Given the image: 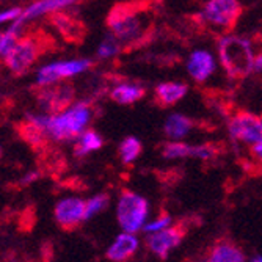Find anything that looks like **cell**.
<instances>
[{"mask_svg": "<svg viewBox=\"0 0 262 262\" xmlns=\"http://www.w3.org/2000/svg\"><path fill=\"white\" fill-rule=\"evenodd\" d=\"M91 66H93V61L86 60V58L51 63V64H46L39 69L36 82L39 86H51L60 80H64L68 77H74L77 74L85 73V71L90 69Z\"/></svg>", "mask_w": 262, "mask_h": 262, "instance_id": "ba28073f", "label": "cell"}, {"mask_svg": "<svg viewBox=\"0 0 262 262\" xmlns=\"http://www.w3.org/2000/svg\"><path fill=\"white\" fill-rule=\"evenodd\" d=\"M108 203H110V196L107 193H99V195H94L93 198H90L86 201V207H85V220H90L94 215L104 212L108 207Z\"/></svg>", "mask_w": 262, "mask_h": 262, "instance_id": "603a6c76", "label": "cell"}, {"mask_svg": "<svg viewBox=\"0 0 262 262\" xmlns=\"http://www.w3.org/2000/svg\"><path fill=\"white\" fill-rule=\"evenodd\" d=\"M146 94V88L140 85V83H130V82H123V83H118L112 93H110V98L121 104V105H130L140 99L145 98Z\"/></svg>", "mask_w": 262, "mask_h": 262, "instance_id": "e0dca14e", "label": "cell"}, {"mask_svg": "<svg viewBox=\"0 0 262 262\" xmlns=\"http://www.w3.org/2000/svg\"><path fill=\"white\" fill-rule=\"evenodd\" d=\"M187 69L195 82H206L215 71V58L206 51H195L188 57Z\"/></svg>", "mask_w": 262, "mask_h": 262, "instance_id": "7c38bea8", "label": "cell"}, {"mask_svg": "<svg viewBox=\"0 0 262 262\" xmlns=\"http://www.w3.org/2000/svg\"><path fill=\"white\" fill-rule=\"evenodd\" d=\"M251 262H262V256H256V257H253V260Z\"/></svg>", "mask_w": 262, "mask_h": 262, "instance_id": "d6a6232c", "label": "cell"}, {"mask_svg": "<svg viewBox=\"0 0 262 262\" xmlns=\"http://www.w3.org/2000/svg\"><path fill=\"white\" fill-rule=\"evenodd\" d=\"M251 151H253V156L262 163V143H259V145H256V146H253L251 148Z\"/></svg>", "mask_w": 262, "mask_h": 262, "instance_id": "1f68e13d", "label": "cell"}, {"mask_svg": "<svg viewBox=\"0 0 262 262\" xmlns=\"http://www.w3.org/2000/svg\"><path fill=\"white\" fill-rule=\"evenodd\" d=\"M228 130L232 140L256 146L262 143V118L250 112H237L229 118Z\"/></svg>", "mask_w": 262, "mask_h": 262, "instance_id": "52a82bcc", "label": "cell"}, {"mask_svg": "<svg viewBox=\"0 0 262 262\" xmlns=\"http://www.w3.org/2000/svg\"><path fill=\"white\" fill-rule=\"evenodd\" d=\"M188 91V86L182 82H163L156 86L154 99L160 107H171L178 104Z\"/></svg>", "mask_w": 262, "mask_h": 262, "instance_id": "9a60e30c", "label": "cell"}, {"mask_svg": "<svg viewBox=\"0 0 262 262\" xmlns=\"http://www.w3.org/2000/svg\"><path fill=\"white\" fill-rule=\"evenodd\" d=\"M141 154V143L135 137H127L120 145V157L124 165L132 163Z\"/></svg>", "mask_w": 262, "mask_h": 262, "instance_id": "7402d4cb", "label": "cell"}, {"mask_svg": "<svg viewBox=\"0 0 262 262\" xmlns=\"http://www.w3.org/2000/svg\"><path fill=\"white\" fill-rule=\"evenodd\" d=\"M123 44L118 41L113 35H108L102 39V42L98 47V57L99 58H110L121 52Z\"/></svg>", "mask_w": 262, "mask_h": 262, "instance_id": "d4e9b609", "label": "cell"}, {"mask_svg": "<svg viewBox=\"0 0 262 262\" xmlns=\"http://www.w3.org/2000/svg\"><path fill=\"white\" fill-rule=\"evenodd\" d=\"M51 22L68 41H80L85 36V27L80 20H76L73 16L64 14L63 11L51 14Z\"/></svg>", "mask_w": 262, "mask_h": 262, "instance_id": "5bb4252c", "label": "cell"}, {"mask_svg": "<svg viewBox=\"0 0 262 262\" xmlns=\"http://www.w3.org/2000/svg\"><path fill=\"white\" fill-rule=\"evenodd\" d=\"M138 239L134 234L121 232L116 235L115 242L107 250V259L112 262H126L138 251Z\"/></svg>", "mask_w": 262, "mask_h": 262, "instance_id": "4fadbf2b", "label": "cell"}, {"mask_svg": "<svg viewBox=\"0 0 262 262\" xmlns=\"http://www.w3.org/2000/svg\"><path fill=\"white\" fill-rule=\"evenodd\" d=\"M74 88L71 83L61 82L60 85L41 86L38 93V102L44 110H49L55 115L63 113L73 105L74 101Z\"/></svg>", "mask_w": 262, "mask_h": 262, "instance_id": "9c48e42d", "label": "cell"}, {"mask_svg": "<svg viewBox=\"0 0 262 262\" xmlns=\"http://www.w3.org/2000/svg\"><path fill=\"white\" fill-rule=\"evenodd\" d=\"M207 262H247V256L237 245L223 241L210 248Z\"/></svg>", "mask_w": 262, "mask_h": 262, "instance_id": "ac0fdd59", "label": "cell"}, {"mask_svg": "<svg viewBox=\"0 0 262 262\" xmlns=\"http://www.w3.org/2000/svg\"><path fill=\"white\" fill-rule=\"evenodd\" d=\"M91 120V105L90 102H77L73 104L68 110L58 115H51V121L47 126V138L55 141H69L79 138L86 124Z\"/></svg>", "mask_w": 262, "mask_h": 262, "instance_id": "7a4b0ae2", "label": "cell"}, {"mask_svg": "<svg viewBox=\"0 0 262 262\" xmlns=\"http://www.w3.org/2000/svg\"><path fill=\"white\" fill-rule=\"evenodd\" d=\"M171 223H173L171 217L168 215V213H163V215L157 217L151 223H146L145 228H143V231L148 232V234H156V232H160V231H163L166 228H170Z\"/></svg>", "mask_w": 262, "mask_h": 262, "instance_id": "4316f807", "label": "cell"}, {"mask_svg": "<svg viewBox=\"0 0 262 262\" xmlns=\"http://www.w3.org/2000/svg\"><path fill=\"white\" fill-rule=\"evenodd\" d=\"M39 178V171H30L27 176H24L22 178V184L24 185H29V184H32L33 181H36Z\"/></svg>", "mask_w": 262, "mask_h": 262, "instance_id": "f546056e", "label": "cell"}, {"mask_svg": "<svg viewBox=\"0 0 262 262\" xmlns=\"http://www.w3.org/2000/svg\"><path fill=\"white\" fill-rule=\"evenodd\" d=\"M85 207L86 203L80 198L69 196L57 203L55 206V220L63 229H74L85 220Z\"/></svg>", "mask_w": 262, "mask_h": 262, "instance_id": "8fae6325", "label": "cell"}, {"mask_svg": "<svg viewBox=\"0 0 262 262\" xmlns=\"http://www.w3.org/2000/svg\"><path fill=\"white\" fill-rule=\"evenodd\" d=\"M253 73H262V52L254 55V63H253Z\"/></svg>", "mask_w": 262, "mask_h": 262, "instance_id": "4dcf8cb0", "label": "cell"}, {"mask_svg": "<svg viewBox=\"0 0 262 262\" xmlns=\"http://www.w3.org/2000/svg\"><path fill=\"white\" fill-rule=\"evenodd\" d=\"M19 39L16 38V36H13L8 30L5 32V33H2L0 32V55H7L13 47L16 46V42H17Z\"/></svg>", "mask_w": 262, "mask_h": 262, "instance_id": "83f0119b", "label": "cell"}, {"mask_svg": "<svg viewBox=\"0 0 262 262\" xmlns=\"http://www.w3.org/2000/svg\"><path fill=\"white\" fill-rule=\"evenodd\" d=\"M47 42L42 41V38L38 35H27L22 36L13 49L4 57L7 68L14 73L16 76H20L33 66V63L38 60V57L47 49Z\"/></svg>", "mask_w": 262, "mask_h": 262, "instance_id": "5b68a950", "label": "cell"}, {"mask_svg": "<svg viewBox=\"0 0 262 262\" xmlns=\"http://www.w3.org/2000/svg\"><path fill=\"white\" fill-rule=\"evenodd\" d=\"M219 57L231 79H244L253 73L254 55L247 38L225 35L219 39Z\"/></svg>", "mask_w": 262, "mask_h": 262, "instance_id": "6da1fadb", "label": "cell"}, {"mask_svg": "<svg viewBox=\"0 0 262 262\" xmlns=\"http://www.w3.org/2000/svg\"><path fill=\"white\" fill-rule=\"evenodd\" d=\"M219 149L212 143H204V145H192L190 148V157L192 159H201V160H210L217 156Z\"/></svg>", "mask_w": 262, "mask_h": 262, "instance_id": "484cf974", "label": "cell"}, {"mask_svg": "<svg viewBox=\"0 0 262 262\" xmlns=\"http://www.w3.org/2000/svg\"><path fill=\"white\" fill-rule=\"evenodd\" d=\"M193 127V121L190 120V118L181 115V113H173L166 118L165 121V126H163V130H165V135L171 138L173 141H179L182 140L190 130Z\"/></svg>", "mask_w": 262, "mask_h": 262, "instance_id": "d6986e66", "label": "cell"}, {"mask_svg": "<svg viewBox=\"0 0 262 262\" xmlns=\"http://www.w3.org/2000/svg\"><path fill=\"white\" fill-rule=\"evenodd\" d=\"M185 237V228L182 225L170 226L160 232L149 234L146 237V247L160 259H166L171 250L179 247Z\"/></svg>", "mask_w": 262, "mask_h": 262, "instance_id": "30bf717a", "label": "cell"}, {"mask_svg": "<svg viewBox=\"0 0 262 262\" xmlns=\"http://www.w3.org/2000/svg\"><path fill=\"white\" fill-rule=\"evenodd\" d=\"M74 2L71 0H41V2H35L30 7L24 8L20 17L17 19V22L26 24L35 17H39L42 14H54L57 11H61L66 7H73Z\"/></svg>", "mask_w": 262, "mask_h": 262, "instance_id": "2e32d148", "label": "cell"}, {"mask_svg": "<svg viewBox=\"0 0 262 262\" xmlns=\"http://www.w3.org/2000/svg\"><path fill=\"white\" fill-rule=\"evenodd\" d=\"M107 26L121 44H134L145 33L141 11L135 4L115 5L107 16Z\"/></svg>", "mask_w": 262, "mask_h": 262, "instance_id": "3957f363", "label": "cell"}, {"mask_svg": "<svg viewBox=\"0 0 262 262\" xmlns=\"http://www.w3.org/2000/svg\"><path fill=\"white\" fill-rule=\"evenodd\" d=\"M22 8H11V10H7L4 13H0V24L2 22H7V20H17L22 14Z\"/></svg>", "mask_w": 262, "mask_h": 262, "instance_id": "f1b7e54d", "label": "cell"}, {"mask_svg": "<svg viewBox=\"0 0 262 262\" xmlns=\"http://www.w3.org/2000/svg\"><path fill=\"white\" fill-rule=\"evenodd\" d=\"M19 134L22 137V140H26L30 146H33L35 149L36 148H42L46 145V141L49 140L47 138V135L39 129L36 127L33 123L30 121H26L20 124V129H19Z\"/></svg>", "mask_w": 262, "mask_h": 262, "instance_id": "44dd1931", "label": "cell"}, {"mask_svg": "<svg viewBox=\"0 0 262 262\" xmlns=\"http://www.w3.org/2000/svg\"><path fill=\"white\" fill-rule=\"evenodd\" d=\"M241 14V2H235V0H210L204 5L200 19L219 30H231Z\"/></svg>", "mask_w": 262, "mask_h": 262, "instance_id": "8992f818", "label": "cell"}, {"mask_svg": "<svg viewBox=\"0 0 262 262\" xmlns=\"http://www.w3.org/2000/svg\"><path fill=\"white\" fill-rule=\"evenodd\" d=\"M148 213L149 203L146 198H143L132 190H123L116 206V217L118 223L123 228V232L135 234L145 228Z\"/></svg>", "mask_w": 262, "mask_h": 262, "instance_id": "277c9868", "label": "cell"}, {"mask_svg": "<svg viewBox=\"0 0 262 262\" xmlns=\"http://www.w3.org/2000/svg\"><path fill=\"white\" fill-rule=\"evenodd\" d=\"M102 145H104L102 137H101L96 130L88 129V130H85V132L79 137L77 145H76V151H74V152H76L77 157H85L86 154H90V152H93V151L101 149Z\"/></svg>", "mask_w": 262, "mask_h": 262, "instance_id": "ffe728a7", "label": "cell"}, {"mask_svg": "<svg viewBox=\"0 0 262 262\" xmlns=\"http://www.w3.org/2000/svg\"><path fill=\"white\" fill-rule=\"evenodd\" d=\"M190 148L192 145H187L182 141H170L166 143L162 149V156L165 159H182V157H190Z\"/></svg>", "mask_w": 262, "mask_h": 262, "instance_id": "cb8c5ba5", "label": "cell"}]
</instances>
